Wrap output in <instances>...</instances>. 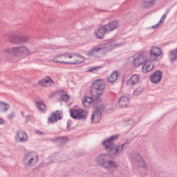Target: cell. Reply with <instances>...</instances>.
<instances>
[{
	"label": "cell",
	"mask_w": 177,
	"mask_h": 177,
	"mask_svg": "<svg viewBox=\"0 0 177 177\" xmlns=\"http://www.w3.org/2000/svg\"><path fill=\"white\" fill-rule=\"evenodd\" d=\"M166 16V15H164L163 16V17H162V19H161V20H160V22H159V23H157L156 26H155L153 27V28H156L157 27L159 26L160 24H162V23H163V22L164 21V20H165Z\"/></svg>",
	"instance_id": "31"
},
{
	"label": "cell",
	"mask_w": 177,
	"mask_h": 177,
	"mask_svg": "<svg viewBox=\"0 0 177 177\" xmlns=\"http://www.w3.org/2000/svg\"><path fill=\"white\" fill-rule=\"evenodd\" d=\"M28 137L27 134L25 131L20 130L17 133L16 140L19 142H23L28 140Z\"/></svg>",
	"instance_id": "22"
},
{
	"label": "cell",
	"mask_w": 177,
	"mask_h": 177,
	"mask_svg": "<svg viewBox=\"0 0 177 177\" xmlns=\"http://www.w3.org/2000/svg\"><path fill=\"white\" fill-rule=\"evenodd\" d=\"M71 117L76 120H83L86 118L87 112L85 110L81 109L74 108L70 111Z\"/></svg>",
	"instance_id": "8"
},
{
	"label": "cell",
	"mask_w": 177,
	"mask_h": 177,
	"mask_svg": "<svg viewBox=\"0 0 177 177\" xmlns=\"http://www.w3.org/2000/svg\"><path fill=\"white\" fill-rule=\"evenodd\" d=\"M37 108L43 112H45L47 110V106L42 101H38L36 102Z\"/></svg>",
	"instance_id": "24"
},
{
	"label": "cell",
	"mask_w": 177,
	"mask_h": 177,
	"mask_svg": "<svg viewBox=\"0 0 177 177\" xmlns=\"http://www.w3.org/2000/svg\"><path fill=\"white\" fill-rule=\"evenodd\" d=\"M39 84L42 87H48L52 86L54 84V82L51 77L47 76L44 79L39 81Z\"/></svg>",
	"instance_id": "14"
},
{
	"label": "cell",
	"mask_w": 177,
	"mask_h": 177,
	"mask_svg": "<svg viewBox=\"0 0 177 177\" xmlns=\"http://www.w3.org/2000/svg\"><path fill=\"white\" fill-rule=\"evenodd\" d=\"M170 60L171 62L174 61L177 59V48L170 53Z\"/></svg>",
	"instance_id": "25"
},
{
	"label": "cell",
	"mask_w": 177,
	"mask_h": 177,
	"mask_svg": "<svg viewBox=\"0 0 177 177\" xmlns=\"http://www.w3.org/2000/svg\"><path fill=\"white\" fill-rule=\"evenodd\" d=\"M130 99L129 97L127 96H123L119 99L118 104L120 108H126L128 106L130 103Z\"/></svg>",
	"instance_id": "21"
},
{
	"label": "cell",
	"mask_w": 177,
	"mask_h": 177,
	"mask_svg": "<svg viewBox=\"0 0 177 177\" xmlns=\"http://www.w3.org/2000/svg\"><path fill=\"white\" fill-rule=\"evenodd\" d=\"M63 117V113L61 111H56L52 113L48 117V122L50 123H55L61 120Z\"/></svg>",
	"instance_id": "10"
},
{
	"label": "cell",
	"mask_w": 177,
	"mask_h": 177,
	"mask_svg": "<svg viewBox=\"0 0 177 177\" xmlns=\"http://www.w3.org/2000/svg\"><path fill=\"white\" fill-rule=\"evenodd\" d=\"M5 53L12 58L20 59L29 55L30 51L28 48L25 46H19L6 49Z\"/></svg>",
	"instance_id": "5"
},
{
	"label": "cell",
	"mask_w": 177,
	"mask_h": 177,
	"mask_svg": "<svg viewBox=\"0 0 177 177\" xmlns=\"http://www.w3.org/2000/svg\"><path fill=\"white\" fill-rule=\"evenodd\" d=\"M52 61L68 65H78L83 63L85 57L75 53H67L56 56L52 59Z\"/></svg>",
	"instance_id": "1"
},
{
	"label": "cell",
	"mask_w": 177,
	"mask_h": 177,
	"mask_svg": "<svg viewBox=\"0 0 177 177\" xmlns=\"http://www.w3.org/2000/svg\"><path fill=\"white\" fill-rule=\"evenodd\" d=\"M155 3V1H144L142 3L143 7L145 8H148L151 7L154 4V3Z\"/></svg>",
	"instance_id": "28"
},
{
	"label": "cell",
	"mask_w": 177,
	"mask_h": 177,
	"mask_svg": "<svg viewBox=\"0 0 177 177\" xmlns=\"http://www.w3.org/2000/svg\"><path fill=\"white\" fill-rule=\"evenodd\" d=\"M119 27V23L117 21L114 20L110 22L106 25H103L99 28L95 32V35L97 39H102L106 34L116 29Z\"/></svg>",
	"instance_id": "2"
},
{
	"label": "cell",
	"mask_w": 177,
	"mask_h": 177,
	"mask_svg": "<svg viewBox=\"0 0 177 177\" xmlns=\"http://www.w3.org/2000/svg\"><path fill=\"white\" fill-rule=\"evenodd\" d=\"M154 67V63L151 61H146L143 65V67L142 68V72L144 73H148L152 71Z\"/></svg>",
	"instance_id": "19"
},
{
	"label": "cell",
	"mask_w": 177,
	"mask_h": 177,
	"mask_svg": "<svg viewBox=\"0 0 177 177\" xmlns=\"http://www.w3.org/2000/svg\"><path fill=\"white\" fill-rule=\"evenodd\" d=\"M99 68V67H96V68H94V69H98ZM93 71V69L92 68H91L90 69L88 70V71Z\"/></svg>",
	"instance_id": "32"
},
{
	"label": "cell",
	"mask_w": 177,
	"mask_h": 177,
	"mask_svg": "<svg viewBox=\"0 0 177 177\" xmlns=\"http://www.w3.org/2000/svg\"><path fill=\"white\" fill-rule=\"evenodd\" d=\"M69 96L67 94H65V95H62L61 97H60V101H62L66 102L69 99Z\"/></svg>",
	"instance_id": "30"
},
{
	"label": "cell",
	"mask_w": 177,
	"mask_h": 177,
	"mask_svg": "<svg viewBox=\"0 0 177 177\" xmlns=\"http://www.w3.org/2000/svg\"><path fill=\"white\" fill-rule=\"evenodd\" d=\"M9 105L4 102H1V112H5L9 109Z\"/></svg>",
	"instance_id": "27"
},
{
	"label": "cell",
	"mask_w": 177,
	"mask_h": 177,
	"mask_svg": "<svg viewBox=\"0 0 177 177\" xmlns=\"http://www.w3.org/2000/svg\"><path fill=\"white\" fill-rule=\"evenodd\" d=\"M162 72L160 71H157L153 73L151 76L150 80L153 84L159 83L162 78Z\"/></svg>",
	"instance_id": "16"
},
{
	"label": "cell",
	"mask_w": 177,
	"mask_h": 177,
	"mask_svg": "<svg viewBox=\"0 0 177 177\" xmlns=\"http://www.w3.org/2000/svg\"><path fill=\"white\" fill-rule=\"evenodd\" d=\"M146 62V57L145 54H140L137 58L134 59L133 62V66L137 67L145 63Z\"/></svg>",
	"instance_id": "13"
},
{
	"label": "cell",
	"mask_w": 177,
	"mask_h": 177,
	"mask_svg": "<svg viewBox=\"0 0 177 177\" xmlns=\"http://www.w3.org/2000/svg\"><path fill=\"white\" fill-rule=\"evenodd\" d=\"M102 116L101 111L99 109L96 110L92 113L91 122L92 123H98L101 120Z\"/></svg>",
	"instance_id": "17"
},
{
	"label": "cell",
	"mask_w": 177,
	"mask_h": 177,
	"mask_svg": "<svg viewBox=\"0 0 177 177\" xmlns=\"http://www.w3.org/2000/svg\"><path fill=\"white\" fill-rule=\"evenodd\" d=\"M150 54L152 58L156 61L160 60L163 56L162 50L157 46H153L151 48V50L150 51Z\"/></svg>",
	"instance_id": "9"
},
{
	"label": "cell",
	"mask_w": 177,
	"mask_h": 177,
	"mask_svg": "<svg viewBox=\"0 0 177 177\" xmlns=\"http://www.w3.org/2000/svg\"><path fill=\"white\" fill-rule=\"evenodd\" d=\"M133 160L135 163V165H137V166L139 168H146L145 163L139 154H134V156H133Z\"/></svg>",
	"instance_id": "12"
},
{
	"label": "cell",
	"mask_w": 177,
	"mask_h": 177,
	"mask_svg": "<svg viewBox=\"0 0 177 177\" xmlns=\"http://www.w3.org/2000/svg\"><path fill=\"white\" fill-rule=\"evenodd\" d=\"M28 40V37L23 35H14L9 38V41L14 44L22 43Z\"/></svg>",
	"instance_id": "11"
},
{
	"label": "cell",
	"mask_w": 177,
	"mask_h": 177,
	"mask_svg": "<svg viewBox=\"0 0 177 177\" xmlns=\"http://www.w3.org/2000/svg\"><path fill=\"white\" fill-rule=\"evenodd\" d=\"M139 80V76L138 75H136V74H134L130 79V83L132 85L137 84L138 83Z\"/></svg>",
	"instance_id": "26"
},
{
	"label": "cell",
	"mask_w": 177,
	"mask_h": 177,
	"mask_svg": "<svg viewBox=\"0 0 177 177\" xmlns=\"http://www.w3.org/2000/svg\"><path fill=\"white\" fill-rule=\"evenodd\" d=\"M118 138V135H114L112 137H110V138L105 140L103 142V145L106 147V150L109 149L110 148L114 146V142Z\"/></svg>",
	"instance_id": "15"
},
{
	"label": "cell",
	"mask_w": 177,
	"mask_h": 177,
	"mask_svg": "<svg viewBox=\"0 0 177 177\" xmlns=\"http://www.w3.org/2000/svg\"><path fill=\"white\" fill-rule=\"evenodd\" d=\"M119 73L117 72V71H114L109 76V77H108V82L111 83H114V82H116V81L117 80L118 77H119Z\"/></svg>",
	"instance_id": "23"
},
{
	"label": "cell",
	"mask_w": 177,
	"mask_h": 177,
	"mask_svg": "<svg viewBox=\"0 0 177 177\" xmlns=\"http://www.w3.org/2000/svg\"><path fill=\"white\" fill-rule=\"evenodd\" d=\"M83 105L85 108H91L94 106L95 101L94 99L89 97H85L83 99Z\"/></svg>",
	"instance_id": "20"
},
{
	"label": "cell",
	"mask_w": 177,
	"mask_h": 177,
	"mask_svg": "<svg viewBox=\"0 0 177 177\" xmlns=\"http://www.w3.org/2000/svg\"><path fill=\"white\" fill-rule=\"evenodd\" d=\"M96 162L99 166L107 170H114L117 165L111 156L106 154L99 155L96 159Z\"/></svg>",
	"instance_id": "3"
},
{
	"label": "cell",
	"mask_w": 177,
	"mask_h": 177,
	"mask_svg": "<svg viewBox=\"0 0 177 177\" xmlns=\"http://www.w3.org/2000/svg\"><path fill=\"white\" fill-rule=\"evenodd\" d=\"M114 45L110 44H105L100 45L91 49L87 53V55L92 58H99L105 55V54L109 52L113 49Z\"/></svg>",
	"instance_id": "4"
},
{
	"label": "cell",
	"mask_w": 177,
	"mask_h": 177,
	"mask_svg": "<svg viewBox=\"0 0 177 177\" xmlns=\"http://www.w3.org/2000/svg\"><path fill=\"white\" fill-rule=\"evenodd\" d=\"M38 161L37 153L34 152L29 153L23 159V164L27 166H32Z\"/></svg>",
	"instance_id": "7"
},
{
	"label": "cell",
	"mask_w": 177,
	"mask_h": 177,
	"mask_svg": "<svg viewBox=\"0 0 177 177\" xmlns=\"http://www.w3.org/2000/svg\"><path fill=\"white\" fill-rule=\"evenodd\" d=\"M106 87V84L103 80L98 79L93 82L91 87V94L94 99H98L102 95Z\"/></svg>",
	"instance_id": "6"
},
{
	"label": "cell",
	"mask_w": 177,
	"mask_h": 177,
	"mask_svg": "<svg viewBox=\"0 0 177 177\" xmlns=\"http://www.w3.org/2000/svg\"><path fill=\"white\" fill-rule=\"evenodd\" d=\"M123 149V145H114V146L110 148L109 149L107 150L108 152L111 154L112 155H116L122 151V150Z\"/></svg>",
	"instance_id": "18"
},
{
	"label": "cell",
	"mask_w": 177,
	"mask_h": 177,
	"mask_svg": "<svg viewBox=\"0 0 177 177\" xmlns=\"http://www.w3.org/2000/svg\"><path fill=\"white\" fill-rule=\"evenodd\" d=\"M143 91V88L142 87H139V88L135 89V91H134V94H134V96H137L139 94H141Z\"/></svg>",
	"instance_id": "29"
}]
</instances>
